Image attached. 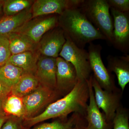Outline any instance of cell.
I'll return each instance as SVG.
<instances>
[{
	"label": "cell",
	"instance_id": "obj_1",
	"mask_svg": "<svg viewBox=\"0 0 129 129\" xmlns=\"http://www.w3.org/2000/svg\"><path fill=\"white\" fill-rule=\"evenodd\" d=\"M89 99L87 80H78L70 92L62 98L49 104L40 114L25 119V124L31 127L50 119L66 117L72 113H78L83 115L86 113Z\"/></svg>",
	"mask_w": 129,
	"mask_h": 129
},
{
	"label": "cell",
	"instance_id": "obj_2",
	"mask_svg": "<svg viewBox=\"0 0 129 129\" xmlns=\"http://www.w3.org/2000/svg\"><path fill=\"white\" fill-rule=\"evenodd\" d=\"M58 25L75 45L84 49L86 45L105 36L88 20L80 7L67 9L58 15Z\"/></svg>",
	"mask_w": 129,
	"mask_h": 129
},
{
	"label": "cell",
	"instance_id": "obj_3",
	"mask_svg": "<svg viewBox=\"0 0 129 129\" xmlns=\"http://www.w3.org/2000/svg\"><path fill=\"white\" fill-rule=\"evenodd\" d=\"M80 8L88 20L112 45L113 23L107 0H84Z\"/></svg>",
	"mask_w": 129,
	"mask_h": 129
},
{
	"label": "cell",
	"instance_id": "obj_4",
	"mask_svg": "<svg viewBox=\"0 0 129 129\" xmlns=\"http://www.w3.org/2000/svg\"><path fill=\"white\" fill-rule=\"evenodd\" d=\"M65 37L66 42L59 56L73 64L77 73L78 80L89 79L92 72L88 52L84 49L79 48L69 38Z\"/></svg>",
	"mask_w": 129,
	"mask_h": 129
},
{
	"label": "cell",
	"instance_id": "obj_5",
	"mask_svg": "<svg viewBox=\"0 0 129 129\" xmlns=\"http://www.w3.org/2000/svg\"><path fill=\"white\" fill-rule=\"evenodd\" d=\"M102 50V47L100 44H95L92 42L89 44L88 52L90 67L93 73L92 76L103 89L116 91L113 77L103 61Z\"/></svg>",
	"mask_w": 129,
	"mask_h": 129
},
{
	"label": "cell",
	"instance_id": "obj_6",
	"mask_svg": "<svg viewBox=\"0 0 129 129\" xmlns=\"http://www.w3.org/2000/svg\"><path fill=\"white\" fill-rule=\"evenodd\" d=\"M57 14L32 18L14 32L23 35L38 44L45 34L58 25Z\"/></svg>",
	"mask_w": 129,
	"mask_h": 129
},
{
	"label": "cell",
	"instance_id": "obj_7",
	"mask_svg": "<svg viewBox=\"0 0 129 129\" xmlns=\"http://www.w3.org/2000/svg\"><path fill=\"white\" fill-rule=\"evenodd\" d=\"M58 94L56 90L40 85L34 91L23 97L24 118L32 117L41 108L53 102Z\"/></svg>",
	"mask_w": 129,
	"mask_h": 129
},
{
	"label": "cell",
	"instance_id": "obj_8",
	"mask_svg": "<svg viewBox=\"0 0 129 129\" xmlns=\"http://www.w3.org/2000/svg\"><path fill=\"white\" fill-rule=\"evenodd\" d=\"M113 17V30L112 45L128 55L129 51V12L123 13L110 8Z\"/></svg>",
	"mask_w": 129,
	"mask_h": 129
},
{
	"label": "cell",
	"instance_id": "obj_9",
	"mask_svg": "<svg viewBox=\"0 0 129 129\" xmlns=\"http://www.w3.org/2000/svg\"><path fill=\"white\" fill-rule=\"evenodd\" d=\"M91 84L95 101L98 108L104 112L107 122L113 121L116 111L120 107V95L116 91L103 89L91 75Z\"/></svg>",
	"mask_w": 129,
	"mask_h": 129
},
{
	"label": "cell",
	"instance_id": "obj_10",
	"mask_svg": "<svg viewBox=\"0 0 129 129\" xmlns=\"http://www.w3.org/2000/svg\"><path fill=\"white\" fill-rule=\"evenodd\" d=\"M84 0H37L31 7L32 18L52 14L59 15L67 9L80 6Z\"/></svg>",
	"mask_w": 129,
	"mask_h": 129
},
{
	"label": "cell",
	"instance_id": "obj_11",
	"mask_svg": "<svg viewBox=\"0 0 129 129\" xmlns=\"http://www.w3.org/2000/svg\"><path fill=\"white\" fill-rule=\"evenodd\" d=\"M66 42L63 30L57 25L42 36L38 43L37 50L42 55L57 58Z\"/></svg>",
	"mask_w": 129,
	"mask_h": 129
},
{
	"label": "cell",
	"instance_id": "obj_12",
	"mask_svg": "<svg viewBox=\"0 0 129 129\" xmlns=\"http://www.w3.org/2000/svg\"><path fill=\"white\" fill-rule=\"evenodd\" d=\"M56 60V88L57 92L64 95L72 90L78 81L77 73L70 62L59 56Z\"/></svg>",
	"mask_w": 129,
	"mask_h": 129
},
{
	"label": "cell",
	"instance_id": "obj_13",
	"mask_svg": "<svg viewBox=\"0 0 129 129\" xmlns=\"http://www.w3.org/2000/svg\"><path fill=\"white\" fill-rule=\"evenodd\" d=\"M56 58L40 56L35 76L41 85L56 90Z\"/></svg>",
	"mask_w": 129,
	"mask_h": 129
},
{
	"label": "cell",
	"instance_id": "obj_14",
	"mask_svg": "<svg viewBox=\"0 0 129 129\" xmlns=\"http://www.w3.org/2000/svg\"><path fill=\"white\" fill-rule=\"evenodd\" d=\"M91 75L87 80L89 91V103L86 108V118L88 124L80 129H109L110 125L104 115L101 112L95 101L94 91L91 84Z\"/></svg>",
	"mask_w": 129,
	"mask_h": 129
},
{
	"label": "cell",
	"instance_id": "obj_15",
	"mask_svg": "<svg viewBox=\"0 0 129 129\" xmlns=\"http://www.w3.org/2000/svg\"><path fill=\"white\" fill-rule=\"evenodd\" d=\"M109 72L116 75L122 91L129 82V55L115 56L109 55L107 57Z\"/></svg>",
	"mask_w": 129,
	"mask_h": 129
},
{
	"label": "cell",
	"instance_id": "obj_16",
	"mask_svg": "<svg viewBox=\"0 0 129 129\" xmlns=\"http://www.w3.org/2000/svg\"><path fill=\"white\" fill-rule=\"evenodd\" d=\"M32 18L31 8L16 15L1 18L0 35H6L14 32Z\"/></svg>",
	"mask_w": 129,
	"mask_h": 129
},
{
	"label": "cell",
	"instance_id": "obj_17",
	"mask_svg": "<svg viewBox=\"0 0 129 129\" xmlns=\"http://www.w3.org/2000/svg\"><path fill=\"white\" fill-rule=\"evenodd\" d=\"M40 55L38 50L25 52L12 55L7 62L20 68L24 73L32 74L35 75L37 62Z\"/></svg>",
	"mask_w": 129,
	"mask_h": 129
},
{
	"label": "cell",
	"instance_id": "obj_18",
	"mask_svg": "<svg viewBox=\"0 0 129 129\" xmlns=\"http://www.w3.org/2000/svg\"><path fill=\"white\" fill-rule=\"evenodd\" d=\"M7 35L9 40V47L12 55L37 50L38 44H36L23 35L16 32H12Z\"/></svg>",
	"mask_w": 129,
	"mask_h": 129
},
{
	"label": "cell",
	"instance_id": "obj_19",
	"mask_svg": "<svg viewBox=\"0 0 129 129\" xmlns=\"http://www.w3.org/2000/svg\"><path fill=\"white\" fill-rule=\"evenodd\" d=\"M40 85L35 75L24 73L18 83L11 89V93L22 98L34 91Z\"/></svg>",
	"mask_w": 129,
	"mask_h": 129
},
{
	"label": "cell",
	"instance_id": "obj_20",
	"mask_svg": "<svg viewBox=\"0 0 129 129\" xmlns=\"http://www.w3.org/2000/svg\"><path fill=\"white\" fill-rule=\"evenodd\" d=\"M24 73L20 68L7 62L0 67V83L11 89L18 83Z\"/></svg>",
	"mask_w": 129,
	"mask_h": 129
},
{
	"label": "cell",
	"instance_id": "obj_21",
	"mask_svg": "<svg viewBox=\"0 0 129 129\" xmlns=\"http://www.w3.org/2000/svg\"><path fill=\"white\" fill-rule=\"evenodd\" d=\"M2 109L7 114L18 117H25V108L22 99L16 95L11 94L5 98L3 102Z\"/></svg>",
	"mask_w": 129,
	"mask_h": 129
},
{
	"label": "cell",
	"instance_id": "obj_22",
	"mask_svg": "<svg viewBox=\"0 0 129 129\" xmlns=\"http://www.w3.org/2000/svg\"><path fill=\"white\" fill-rule=\"evenodd\" d=\"M82 115L74 113L66 121L55 120L51 123L42 124L30 129H80V125Z\"/></svg>",
	"mask_w": 129,
	"mask_h": 129
},
{
	"label": "cell",
	"instance_id": "obj_23",
	"mask_svg": "<svg viewBox=\"0 0 129 129\" xmlns=\"http://www.w3.org/2000/svg\"><path fill=\"white\" fill-rule=\"evenodd\" d=\"M34 1L29 0L4 1L3 10L5 16H13L29 9L31 8Z\"/></svg>",
	"mask_w": 129,
	"mask_h": 129
},
{
	"label": "cell",
	"instance_id": "obj_24",
	"mask_svg": "<svg viewBox=\"0 0 129 129\" xmlns=\"http://www.w3.org/2000/svg\"><path fill=\"white\" fill-rule=\"evenodd\" d=\"M113 129H129V117L127 111L119 107L113 121Z\"/></svg>",
	"mask_w": 129,
	"mask_h": 129
},
{
	"label": "cell",
	"instance_id": "obj_25",
	"mask_svg": "<svg viewBox=\"0 0 129 129\" xmlns=\"http://www.w3.org/2000/svg\"><path fill=\"white\" fill-rule=\"evenodd\" d=\"M11 55L7 35H0V67L6 63Z\"/></svg>",
	"mask_w": 129,
	"mask_h": 129
},
{
	"label": "cell",
	"instance_id": "obj_26",
	"mask_svg": "<svg viewBox=\"0 0 129 129\" xmlns=\"http://www.w3.org/2000/svg\"><path fill=\"white\" fill-rule=\"evenodd\" d=\"M110 8L121 12H129V0H107Z\"/></svg>",
	"mask_w": 129,
	"mask_h": 129
},
{
	"label": "cell",
	"instance_id": "obj_27",
	"mask_svg": "<svg viewBox=\"0 0 129 129\" xmlns=\"http://www.w3.org/2000/svg\"><path fill=\"white\" fill-rule=\"evenodd\" d=\"M1 129H20V126L15 119H10L5 122Z\"/></svg>",
	"mask_w": 129,
	"mask_h": 129
},
{
	"label": "cell",
	"instance_id": "obj_28",
	"mask_svg": "<svg viewBox=\"0 0 129 129\" xmlns=\"http://www.w3.org/2000/svg\"><path fill=\"white\" fill-rule=\"evenodd\" d=\"M11 89L0 83V99H4L11 92Z\"/></svg>",
	"mask_w": 129,
	"mask_h": 129
},
{
	"label": "cell",
	"instance_id": "obj_29",
	"mask_svg": "<svg viewBox=\"0 0 129 129\" xmlns=\"http://www.w3.org/2000/svg\"><path fill=\"white\" fill-rule=\"evenodd\" d=\"M7 118L6 116L5 115H3L0 117V129H1L3 125L4 124V123L6 121Z\"/></svg>",
	"mask_w": 129,
	"mask_h": 129
},
{
	"label": "cell",
	"instance_id": "obj_30",
	"mask_svg": "<svg viewBox=\"0 0 129 129\" xmlns=\"http://www.w3.org/2000/svg\"><path fill=\"white\" fill-rule=\"evenodd\" d=\"M4 99H0V117L3 115V111L2 109V103Z\"/></svg>",
	"mask_w": 129,
	"mask_h": 129
},
{
	"label": "cell",
	"instance_id": "obj_31",
	"mask_svg": "<svg viewBox=\"0 0 129 129\" xmlns=\"http://www.w3.org/2000/svg\"><path fill=\"white\" fill-rule=\"evenodd\" d=\"M4 1H0V13L1 12L3 9V6Z\"/></svg>",
	"mask_w": 129,
	"mask_h": 129
}]
</instances>
